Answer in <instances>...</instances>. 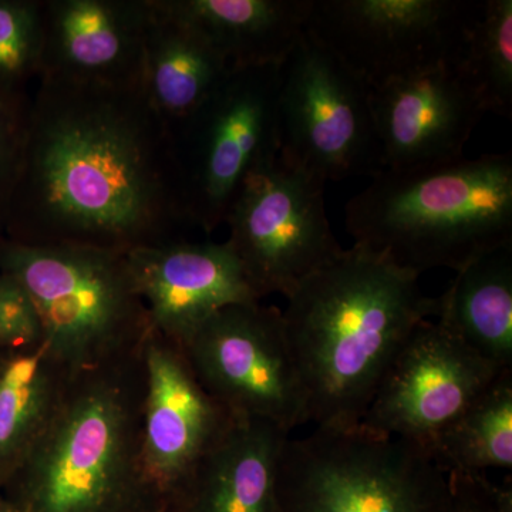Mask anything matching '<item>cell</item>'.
Returning a JSON list of instances; mask_svg holds the SVG:
<instances>
[{
    "label": "cell",
    "instance_id": "9a60e30c",
    "mask_svg": "<svg viewBox=\"0 0 512 512\" xmlns=\"http://www.w3.org/2000/svg\"><path fill=\"white\" fill-rule=\"evenodd\" d=\"M126 256L151 330L180 348L221 309L261 301L227 242L180 239Z\"/></svg>",
    "mask_w": 512,
    "mask_h": 512
},
{
    "label": "cell",
    "instance_id": "52a82bcc",
    "mask_svg": "<svg viewBox=\"0 0 512 512\" xmlns=\"http://www.w3.org/2000/svg\"><path fill=\"white\" fill-rule=\"evenodd\" d=\"M281 66L231 69L197 110L171 128L192 228L210 235L225 224L249 175L278 157Z\"/></svg>",
    "mask_w": 512,
    "mask_h": 512
},
{
    "label": "cell",
    "instance_id": "7a4b0ae2",
    "mask_svg": "<svg viewBox=\"0 0 512 512\" xmlns=\"http://www.w3.org/2000/svg\"><path fill=\"white\" fill-rule=\"evenodd\" d=\"M419 278L353 245L286 296V339L315 427L359 426L413 330L436 318L439 302Z\"/></svg>",
    "mask_w": 512,
    "mask_h": 512
},
{
    "label": "cell",
    "instance_id": "277c9868",
    "mask_svg": "<svg viewBox=\"0 0 512 512\" xmlns=\"http://www.w3.org/2000/svg\"><path fill=\"white\" fill-rule=\"evenodd\" d=\"M355 245L421 272L460 271L512 245V156L383 170L346 204Z\"/></svg>",
    "mask_w": 512,
    "mask_h": 512
},
{
    "label": "cell",
    "instance_id": "9c48e42d",
    "mask_svg": "<svg viewBox=\"0 0 512 512\" xmlns=\"http://www.w3.org/2000/svg\"><path fill=\"white\" fill-rule=\"evenodd\" d=\"M325 185L279 154L242 185L225 220V242L259 299L286 298L343 251L326 215Z\"/></svg>",
    "mask_w": 512,
    "mask_h": 512
},
{
    "label": "cell",
    "instance_id": "5bb4252c",
    "mask_svg": "<svg viewBox=\"0 0 512 512\" xmlns=\"http://www.w3.org/2000/svg\"><path fill=\"white\" fill-rule=\"evenodd\" d=\"M141 353L144 468L164 503H174L231 416L205 392L180 346L151 330Z\"/></svg>",
    "mask_w": 512,
    "mask_h": 512
},
{
    "label": "cell",
    "instance_id": "4fadbf2b",
    "mask_svg": "<svg viewBox=\"0 0 512 512\" xmlns=\"http://www.w3.org/2000/svg\"><path fill=\"white\" fill-rule=\"evenodd\" d=\"M370 106L382 168L389 171L460 160L487 113L456 57L372 87Z\"/></svg>",
    "mask_w": 512,
    "mask_h": 512
},
{
    "label": "cell",
    "instance_id": "ffe728a7",
    "mask_svg": "<svg viewBox=\"0 0 512 512\" xmlns=\"http://www.w3.org/2000/svg\"><path fill=\"white\" fill-rule=\"evenodd\" d=\"M456 274L437 298V322L491 365L512 370V245L474 259Z\"/></svg>",
    "mask_w": 512,
    "mask_h": 512
},
{
    "label": "cell",
    "instance_id": "7402d4cb",
    "mask_svg": "<svg viewBox=\"0 0 512 512\" xmlns=\"http://www.w3.org/2000/svg\"><path fill=\"white\" fill-rule=\"evenodd\" d=\"M427 454L446 473L512 468V370H504L437 437Z\"/></svg>",
    "mask_w": 512,
    "mask_h": 512
},
{
    "label": "cell",
    "instance_id": "603a6c76",
    "mask_svg": "<svg viewBox=\"0 0 512 512\" xmlns=\"http://www.w3.org/2000/svg\"><path fill=\"white\" fill-rule=\"evenodd\" d=\"M456 63L485 111L512 119V0L480 3Z\"/></svg>",
    "mask_w": 512,
    "mask_h": 512
},
{
    "label": "cell",
    "instance_id": "ba28073f",
    "mask_svg": "<svg viewBox=\"0 0 512 512\" xmlns=\"http://www.w3.org/2000/svg\"><path fill=\"white\" fill-rule=\"evenodd\" d=\"M279 157L323 184L382 168L370 89L308 30L281 66Z\"/></svg>",
    "mask_w": 512,
    "mask_h": 512
},
{
    "label": "cell",
    "instance_id": "484cf974",
    "mask_svg": "<svg viewBox=\"0 0 512 512\" xmlns=\"http://www.w3.org/2000/svg\"><path fill=\"white\" fill-rule=\"evenodd\" d=\"M43 342L35 302L18 279L0 271V352Z\"/></svg>",
    "mask_w": 512,
    "mask_h": 512
},
{
    "label": "cell",
    "instance_id": "d6986e66",
    "mask_svg": "<svg viewBox=\"0 0 512 512\" xmlns=\"http://www.w3.org/2000/svg\"><path fill=\"white\" fill-rule=\"evenodd\" d=\"M232 69L281 66L306 30L312 0H170Z\"/></svg>",
    "mask_w": 512,
    "mask_h": 512
},
{
    "label": "cell",
    "instance_id": "44dd1931",
    "mask_svg": "<svg viewBox=\"0 0 512 512\" xmlns=\"http://www.w3.org/2000/svg\"><path fill=\"white\" fill-rule=\"evenodd\" d=\"M70 376L45 342L0 352V488L46 429Z\"/></svg>",
    "mask_w": 512,
    "mask_h": 512
},
{
    "label": "cell",
    "instance_id": "2e32d148",
    "mask_svg": "<svg viewBox=\"0 0 512 512\" xmlns=\"http://www.w3.org/2000/svg\"><path fill=\"white\" fill-rule=\"evenodd\" d=\"M148 10V0H43L40 77L141 87Z\"/></svg>",
    "mask_w": 512,
    "mask_h": 512
},
{
    "label": "cell",
    "instance_id": "83f0119b",
    "mask_svg": "<svg viewBox=\"0 0 512 512\" xmlns=\"http://www.w3.org/2000/svg\"><path fill=\"white\" fill-rule=\"evenodd\" d=\"M487 495L491 512H512L511 476L505 478L503 484H495L488 478Z\"/></svg>",
    "mask_w": 512,
    "mask_h": 512
},
{
    "label": "cell",
    "instance_id": "f1b7e54d",
    "mask_svg": "<svg viewBox=\"0 0 512 512\" xmlns=\"http://www.w3.org/2000/svg\"><path fill=\"white\" fill-rule=\"evenodd\" d=\"M0 512H19L16 510L15 505L6 498L2 490H0Z\"/></svg>",
    "mask_w": 512,
    "mask_h": 512
},
{
    "label": "cell",
    "instance_id": "7c38bea8",
    "mask_svg": "<svg viewBox=\"0 0 512 512\" xmlns=\"http://www.w3.org/2000/svg\"><path fill=\"white\" fill-rule=\"evenodd\" d=\"M503 372L437 320H424L397 353L360 426L427 453Z\"/></svg>",
    "mask_w": 512,
    "mask_h": 512
},
{
    "label": "cell",
    "instance_id": "d4e9b609",
    "mask_svg": "<svg viewBox=\"0 0 512 512\" xmlns=\"http://www.w3.org/2000/svg\"><path fill=\"white\" fill-rule=\"evenodd\" d=\"M30 110L28 90L0 87V238L25 148Z\"/></svg>",
    "mask_w": 512,
    "mask_h": 512
},
{
    "label": "cell",
    "instance_id": "4316f807",
    "mask_svg": "<svg viewBox=\"0 0 512 512\" xmlns=\"http://www.w3.org/2000/svg\"><path fill=\"white\" fill-rule=\"evenodd\" d=\"M453 485V512H491L487 474L448 473Z\"/></svg>",
    "mask_w": 512,
    "mask_h": 512
},
{
    "label": "cell",
    "instance_id": "ac0fdd59",
    "mask_svg": "<svg viewBox=\"0 0 512 512\" xmlns=\"http://www.w3.org/2000/svg\"><path fill=\"white\" fill-rule=\"evenodd\" d=\"M148 5L141 87L171 130L215 92L232 67L170 0Z\"/></svg>",
    "mask_w": 512,
    "mask_h": 512
},
{
    "label": "cell",
    "instance_id": "8fae6325",
    "mask_svg": "<svg viewBox=\"0 0 512 512\" xmlns=\"http://www.w3.org/2000/svg\"><path fill=\"white\" fill-rule=\"evenodd\" d=\"M480 3L312 0L306 30L372 89L454 59Z\"/></svg>",
    "mask_w": 512,
    "mask_h": 512
},
{
    "label": "cell",
    "instance_id": "f546056e",
    "mask_svg": "<svg viewBox=\"0 0 512 512\" xmlns=\"http://www.w3.org/2000/svg\"><path fill=\"white\" fill-rule=\"evenodd\" d=\"M156 512H183L181 511V508L178 507V505L175 504H164L163 507L160 508V510H157Z\"/></svg>",
    "mask_w": 512,
    "mask_h": 512
},
{
    "label": "cell",
    "instance_id": "cb8c5ba5",
    "mask_svg": "<svg viewBox=\"0 0 512 512\" xmlns=\"http://www.w3.org/2000/svg\"><path fill=\"white\" fill-rule=\"evenodd\" d=\"M43 63V0H0V87L26 90Z\"/></svg>",
    "mask_w": 512,
    "mask_h": 512
},
{
    "label": "cell",
    "instance_id": "8992f818",
    "mask_svg": "<svg viewBox=\"0 0 512 512\" xmlns=\"http://www.w3.org/2000/svg\"><path fill=\"white\" fill-rule=\"evenodd\" d=\"M281 512H453L450 476L410 441L356 426L286 440Z\"/></svg>",
    "mask_w": 512,
    "mask_h": 512
},
{
    "label": "cell",
    "instance_id": "3957f363",
    "mask_svg": "<svg viewBox=\"0 0 512 512\" xmlns=\"http://www.w3.org/2000/svg\"><path fill=\"white\" fill-rule=\"evenodd\" d=\"M141 349L72 373L46 429L0 488L16 510L156 512L163 507L144 468Z\"/></svg>",
    "mask_w": 512,
    "mask_h": 512
},
{
    "label": "cell",
    "instance_id": "e0dca14e",
    "mask_svg": "<svg viewBox=\"0 0 512 512\" xmlns=\"http://www.w3.org/2000/svg\"><path fill=\"white\" fill-rule=\"evenodd\" d=\"M291 433L256 417H229L174 501L183 512H281L278 471Z\"/></svg>",
    "mask_w": 512,
    "mask_h": 512
},
{
    "label": "cell",
    "instance_id": "5b68a950",
    "mask_svg": "<svg viewBox=\"0 0 512 512\" xmlns=\"http://www.w3.org/2000/svg\"><path fill=\"white\" fill-rule=\"evenodd\" d=\"M0 271L28 291L43 342L72 373L137 352L151 332L126 254L0 238Z\"/></svg>",
    "mask_w": 512,
    "mask_h": 512
},
{
    "label": "cell",
    "instance_id": "6da1fadb",
    "mask_svg": "<svg viewBox=\"0 0 512 512\" xmlns=\"http://www.w3.org/2000/svg\"><path fill=\"white\" fill-rule=\"evenodd\" d=\"M37 82L2 238L119 254L188 239L173 140L143 89Z\"/></svg>",
    "mask_w": 512,
    "mask_h": 512
},
{
    "label": "cell",
    "instance_id": "30bf717a",
    "mask_svg": "<svg viewBox=\"0 0 512 512\" xmlns=\"http://www.w3.org/2000/svg\"><path fill=\"white\" fill-rule=\"evenodd\" d=\"M181 349L205 392L229 416L269 420L289 433L309 423L305 389L275 306H227Z\"/></svg>",
    "mask_w": 512,
    "mask_h": 512
}]
</instances>
